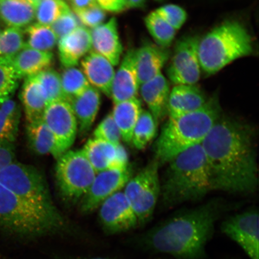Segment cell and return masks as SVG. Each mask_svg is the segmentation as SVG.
Wrapping results in <instances>:
<instances>
[{"mask_svg": "<svg viewBox=\"0 0 259 259\" xmlns=\"http://www.w3.org/2000/svg\"><path fill=\"white\" fill-rule=\"evenodd\" d=\"M207 100L196 85H175L168 100L167 115L169 117H177L195 111L202 108Z\"/></svg>", "mask_w": 259, "mask_h": 259, "instance_id": "cell-22", "label": "cell"}, {"mask_svg": "<svg viewBox=\"0 0 259 259\" xmlns=\"http://www.w3.org/2000/svg\"><path fill=\"white\" fill-rule=\"evenodd\" d=\"M100 8L112 13H120L127 9L125 0H96Z\"/></svg>", "mask_w": 259, "mask_h": 259, "instance_id": "cell-43", "label": "cell"}, {"mask_svg": "<svg viewBox=\"0 0 259 259\" xmlns=\"http://www.w3.org/2000/svg\"><path fill=\"white\" fill-rule=\"evenodd\" d=\"M93 137L114 145L120 144L122 139L120 132L113 120L111 113L107 115L97 125Z\"/></svg>", "mask_w": 259, "mask_h": 259, "instance_id": "cell-38", "label": "cell"}, {"mask_svg": "<svg viewBox=\"0 0 259 259\" xmlns=\"http://www.w3.org/2000/svg\"><path fill=\"white\" fill-rule=\"evenodd\" d=\"M82 150L97 174L114 169L116 145L93 138L87 141Z\"/></svg>", "mask_w": 259, "mask_h": 259, "instance_id": "cell-27", "label": "cell"}, {"mask_svg": "<svg viewBox=\"0 0 259 259\" xmlns=\"http://www.w3.org/2000/svg\"><path fill=\"white\" fill-rule=\"evenodd\" d=\"M170 57L166 48L153 44H145L136 50V60L139 83L141 85L161 73Z\"/></svg>", "mask_w": 259, "mask_h": 259, "instance_id": "cell-21", "label": "cell"}, {"mask_svg": "<svg viewBox=\"0 0 259 259\" xmlns=\"http://www.w3.org/2000/svg\"><path fill=\"white\" fill-rule=\"evenodd\" d=\"M118 29L117 20L112 17L90 30L93 51L106 58L113 66L119 64L123 51Z\"/></svg>", "mask_w": 259, "mask_h": 259, "instance_id": "cell-16", "label": "cell"}, {"mask_svg": "<svg viewBox=\"0 0 259 259\" xmlns=\"http://www.w3.org/2000/svg\"><path fill=\"white\" fill-rule=\"evenodd\" d=\"M199 37L189 36L178 42L167 73L175 85H196L201 73L198 57Z\"/></svg>", "mask_w": 259, "mask_h": 259, "instance_id": "cell-10", "label": "cell"}, {"mask_svg": "<svg viewBox=\"0 0 259 259\" xmlns=\"http://www.w3.org/2000/svg\"><path fill=\"white\" fill-rule=\"evenodd\" d=\"M35 76L43 90L47 104L58 100L67 102L61 85L60 74L56 70L50 68Z\"/></svg>", "mask_w": 259, "mask_h": 259, "instance_id": "cell-35", "label": "cell"}, {"mask_svg": "<svg viewBox=\"0 0 259 259\" xmlns=\"http://www.w3.org/2000/svg\"><path fill=\"white\" fill-rule=\"evenodd\" d=\"M128 9L141 8L145 5V0H125Z\"/></svg>", "mask_w": 259, "mask_h": 259, "instance_id": "cell-46", "label": "cell"}, {"mask_svg": "<svg viewBox=\"0 0 259 259\" xmlns=\"http://www.w3.org/2000/svg\"><path fill=\"white\" fill-rule=\"evenodd\" d=\"M52 259H112L107 257H79L74 256V255H67V254H54L53 255V258Z\"/></svg>", "mask_w": 259, "mask_h": 259, "instance_id": "cell-45", "label": "cell"}, {"mask_svg": "<svg viewBox=\"0 0 259 259\" xmlns=\"http://www.w3.org/2000/svg\"><path fill=\"white\" fill-rule=\"evenodd\" d=\"M16 161L14 143L0 141V171Z\"/></svg>", "mask_w": 259, "mask_h": 259, "instance_id": "cell-42", "label": "cell"}, {"mask_svg": "<svg viewBox=\"0 0 259 259\" xmlns=\"http://www.w3.org/2000/svg\"><path fill=\"white\" fill-rule=\"evenodd\" d=\"M76 116L80 137L88 134L98 113L101 99L98 90L90 86L85 92L69 101Z\"/></svg>", "mask_w": 259, "mask_h": 259, "instance_id": "cell-23", "label": "cell"}, {"mask_svg": "<svg viewBox=\"0 0 259 259\" xmlns=\"http://www.w3.org/2000/svg\"><path fill=\"white\" fill-rule=\"evenodd\" d=\"M82 72L94 88L111 97L115 71L113 65L104 57L91 51L81 60Z\"/></svg>", "mask_w": 259, "mask_h": 259, "instance_id": "cell-18", "label": "cell"}, {"mask_svg": "<svg viewBox=\"0 0 259 259\" xmlns=\"http://www.w3.org/2000/svg\"><path fill=\"white\" fill-rule=\"evenodd\" d=\"M42 119L54 135L58 158L70 150L76 138L78 125L72 107L65 100L49 103Z\"/></svg>", "mask_w": 259, "mask_h": 259, "instance_id": "cell-12", "label": "cell"}, {"mask_svg": "<svg viewBox=\"0 0 259 259\" xmlns=\"http://www.w3.org/2000/svg\"><path fill=\"white\" fill-rule=\"evenodd\" d=\"M0 18L9 27L26 28L35 20L34 4L31 0H0Z\"/></svg>", "mask_w": 259, "mask_h": 259, "instance_id": "cell-25", "label": "cell"}, {"mask_svg": "<svg viewBox=\"0 0 259 259\" xmlns=\"http://www.w3.org/2000/svg\"><path fill=\"white\" fill-rule=\"evenodd\" d=\"M139 87L136 50H128L115 73L111 95L113 104L136 98Z\"/></svg>", "mask_w": 259, "mask_h": 259, "instance_id": "cell-15", "label": "cell"}, {"mask_svg": "<svg viewBox=\"0 0 259 259\" xmlns=\"http://www.w3.org/2000/svg\"><path fill=\"white\" fill-rule=\"evenodd\" d=\"M58 48L61 64L65 68L75 67L92 51L90 30L83 26H79L58 40Z\"/></svg>", "mask_w": 259, "mask_h": 259, "instance_id": "cell-17", "label": "cell"}, {"mask_svg": "<svg viewBox=\"0 0 259 259\" xmlns=\"http://www.w3.org/2000/svg\"><path fill=\"white\" fill-rule=\"evenodd\" d=\"M167 163L164 180L161 184L164 208L201 199L212 190L201 144L178 154Z\"/></svg>", "mask_w": 259, "mask_h": 259, "instance_id": "cell-4", "label": "cell"}, {"mask_svg": "<svg viewBox=\"0 0 259 259\" xmlns=\"http://www.w3.org/2000/svg\"><path fill=\"white\" fill-rule=\"evenodd\" d=\"M131 178L129 167L124 170H106L97 173L88 192L80 200V212L88 214L99 208L105 200L121 191Z\"/></svg>", "mask_w": 259, "mask_h": 259, "instance_id": "cell-14", "label": "cell"}, {"mask_svg": "<svg viewBox=\"0 0 259 259\" xmlns=\"http://www.w3.org/2000/svg\"><path fill=\"white\" fill-rule=\"evenodd\" d=\"M258 218L257 209L251 208L227 218L220 228L250 259H259Z\"/></svg>", "mask_w": 259, "mask_h": 259, "instance_id": "cell-11", "label": "cell"}, {"mask_svg": "<svg viewBox=\"0 0 259 259\" xmlns=\"http://www.w3.org/2000/svg\"><path fill=\"white\" fill-rule=\"evenodd\" d=\"M25 47L33 50L51 52L56 47L58 38L51 26L32 23L24 31Z\"/></svg>", "mask_w": 259, "mask_h": 259, "instance_id": "cell-29", "label": "cell"}, {"mask_svg": "<svg viewBox=\"0 0 259 259\" xmlns=\"http://www.w3.org/2000/svg\"><path fill=\"white\" fill-rule=\"evenodd\" d=\"M141 102L136 98L115 103L111 113L121 135L126 143L131 144L133 132L142 112Z\"/></svg>", "mask_w": 259, "mask_h": 259, "instance_id": "cell-26", "label": "cell"}, {"mask_svg": "<svg viewBox=\"0 0 259 259\" xmlns=\"http://www.w3.org/2000/svg\"><path fill=\"white\" fill-rule=\"evenodd\" d=\"M96 171L82 150H69L57 158L56 178L65 202L75 204L88 192Z\"/></svg>", "mask_w": 259, "mask_h": 259, "instance_id": "cell-7", "label": "cell"}, {"mask_svg": "<svg viewBox=\"0 0 259 259\" xmlns=\"http://www.w3.org/2000/svg\"><path fill=\"white\" fill-rule=\"evenodd\" d=\"M35 19L37 22L51 26L61 16L71 11L63 0H38L34 3Z\"/></svg>", "mask_w": 259, "mask_h": 259, "instance_id": "cell-33", "label": "cell"}, {"mask_svg": "<svg viewBox=\"0 0 259 259\" xmlns=\"http://www.w3.org/2000/svg\"><path fill=\"white\" fill-rule=\"evenodd\" d=\"M252 50V38L244 26L236 21H226L199 39L200 67L205 73L214 74L233 61L250 56Z\"/></svg>", "mask_w": 259, "mask_h": 259, "instance_id": "cell-6", "label": "cell"}, {"mask_svg": "<svg viewBox=\"0 0 259 259\" xmlns=\"http://www.w3.org/2000/svg\"><path fill=\"white\" fill-rule=\"evenodd\" d=\"M60 77L61 85L68 102L81 95L90 86L82 70L76 67L66 68L60 74Z\"/></svg>", "mask_w": 259, "mask_h": 259, "instance_id": "cell-34", "label": "cell"}, {"mask_svg": "<svg viewBox=\"0 0 259 259\" xmlns=\"http://www.w3.org/2000/svg\"><path fill=\"white\" fill-rule=\"evenodd\" d=\"M79 22L72 11L67 12L51 25L58 40L79 27Z\"/></svg>", "mask_w": 259, "mask_h": 259, "instance_id": "cell-41", "label": "cell"}, {"mask_svg": "<svg viewBox=\"0 0 259 259\" xmlns=\"http://www.w3.org/2000/svg\"><path fill=\"white\" fill-rule=\"evenodd\" d=\"M141 95L149 112L157 124L167 115V103L170 93L169 81L161 73L139 87Z\"/></svg>", "mask_w": 259, "mask_h": 259, "instance_id": "cell-20", "label": "cell"}, {"mask_svg": "<svg viewBox=\"0 0 259 259\" xmlns=\"http://www.w3.org/2000/svg\"><path fill=\"white\" fill-rule=\"evenodd\" d=\"M15 70L3 57H0V105L12 99L19 85Z\"/></svg>", "mask_w": 259, "mask_h": 259, "instance_id": "cell-37", "label": "cell"}, {"mask_svg": "<svg viewBox=\"0 0 259 259\" xmlns=\"http://www.w3.org/2000/svg\"><path fill=\"white\" fill-rule=\"evenodd\" d=\"M157 124L151 113L142 109L133 132L131 144L137 150H143L156 135Z\"/></svg>", "mask_w": 259, "mask_h": 259, "instance_id": "cell-31", "label": "cell"}, {"mask_svg": "<svg viewBox=\"0 0 259 259\" xmlns=\"http://www.w3.org/2000/svg\"><path fill=\"white\" fill-rule=\"evenodd\" d=\"M0 234L19 243L48 238L92 242L93 236L68 220L56 208L36 205L0 184Z\"/></svg>", "mask_w": 259, "mask_h": 259, "instance_id": "cell-3", "label": "cell"}, {"mask_svg": "<svg viewBox=\"0 0 259 259\" xmlns=\"http://www.w3.org/2000/svg\"><path fill=\"white\" fill-rule=\"evenodd\" d=\"M31 1L32 2H33V3H34H34H35V2H37V1H38V0H31Z\"/></svg>", "mask_w": 259, "mask_h": 259, "instance_id": "cell-48", "label": "cell"}, {"mask_svg": "<svg viewBox=\"0 0 259 259\" xmlns=\"http://www.w3.org/2000/svg\"><path fill=\"white\" fill-rule=\"evenodd\" d=\"M145 24L158 46L167 48L172 43L177 30L154 11L146 16Z\"/></svg>", "mask_w": 259, "mask_h": 259, "instance_id": "cell-32", "label": "cell"}, {"mask_svg": "<svg viewBox=\"0 0 259 259\" xmlns=\"http://www.w3.org/2000/svg\"><path fill=\"white\" fill-rule=\"evenodd\" d=\"M26 134L29 147L38 155L51 154L57 159L56 140L43 119L28 123Z\"/></svg>", "mask_w": 259, "mask_h": 259, "instance_id": "cell-28", "label": "cell"}, {"mask_svg": "<svg viewBox=\"0 0 259 259\" xmlns=\"http://www.w3.org/2000/svg\"><path fill=\"white\" fill-rule=\"evenodd\" d=\"M0 184L28 201L56 208L43 174L31 165L14 162L0 171Z\"/></svg>", "mask_w": 259, "mask_h": 259, "instance_id": "cell-8", "label": "cell"}, {"mask_svg": "<svg viewBox=\"0 0 259 259\" xmlns=\"http://www.w3.org/2000/svg\"><path fill=\"white\" fill-rule=\"evenodd\" d=\"M0 259H6L5 255L2 254L1 252H0Z\"/></svg>", "mask_w": 259, "mask_h": 259, "instance_id": "cell-47", "label": "cell"}, {"mask_svg": "<svg viewBox=\"0 0 259 259\" xmlns=\"http://www.w3.org/2000/svg\"><path fill=\"white\" fill-rule=\"evenodd\" d=\"M73 11H79L93 7L97 5L96 0H70Z\"/></svg>", "mask_w": 259, "mask_h": 259, "instance_id": "cell-44", "label": "cell"}, {"mask_svg": "<svg viewBox=\"0 0 259 259\" xmlns=\"http://www.w3.org/2000/svg\"><path fill=\"white\" fill-rule=\"evenodd\" d=\"M159 166L155 159L151 161L137 176L131 178L124 187V193L137 216L141 228L153 218L160 195Z\"/></svg>", "mask_w": 259, "mask_h": 259, "instance_id": "cell-9", "label": "cell"}, {"mask_svg": "<svg viewBox=\"0 0 259 259\" xmlns=\"http://www.w3.org/2000/svg\"><path fill=\"white\" fill-rule=\"evenodd\" d=\"M20 99L27 124L41 120L46 109V98L35 76L26 77L22 86Z\"/></svg>", "mask_w": 259, "mask_h": 259, "instance_id": "cell-24", "label": "cell"}, {"mask_svg": "<svg viewBox=\"0 0 259 259\" xmlns=\"http://www.w3.org/2000/svg\"><path fill=\"white\" fill-rule=\"evenodd\" d=\"M227 209L215 200L183 210L129 238L128 244L148 253L176 259H206V246L214 235L217 222Z\"/></svg>", "mask_w": 259, "mask_h": 259, "instance_id": "cell-2", "label": "cell"}, {"mask_svg": "<svg viewBox=\"0 0 259 259\" xmlns=\"http://www.w3.org/2000/svg\"><path fill=\"white\" fill-rule=\"evenodd\" d=\"M222 115L218 97L213 96L195 111L169 117L155 141L154 159L160 165L166 163L182 152L201 144Z\"/></svg>", "mask_w": 259, "mask_h": 259, "instance_id": "cell-5", "label": "cell"}, {"mask_svg": "<svg viewBox=\"0 0 259 259\" xmlns=\"http://www.w3.org/2000/svg\"><path fill=\"white\" fill-rule=\"evenodd\" d=\"M20 118V106L14 100L10 99L0 105V141L14 143Z\"/></svg>", "mask_w": 259, "mask_h": 259, "instance_id": "cell-30", "label": "cell"}, {"mask_svg": "<svg viewBox=\"0 0 259 259\" xmlns=\"http://www.w3.org/2000/svg\"><path fill=\"white\" fill-rule=\"evenodd\" d=\"M0 33H1V31H0Z\"/></svg>", "mask_w": 259, "mask_h": 259, "instance_id": "cell-49", "label": "cell"}, {"mask_svg": "<svg viewBox=\"0 0 259 259\" xmlns=\"http://www.w3.org/2000/svg\"><path fill=\"white\" fill-rule=\"evenodd\" d=\"M73 12L83 27L92 29L103 24L106 16L104 10L99 5Z\"/></svg>", "mask_w": 259, "mask_h": 259, "instance_id": "cell-40", "label": "cell"}, {"mask_svg": "<svg viewBox=\"0 0 259 259\" xmlns=\"http://www.w3.org/2000/svg\"><path fill=\"white\" fill-rule=\"evenodd\" d=\"M19 79L35 76L50 69L53 63L52 52H44L24 47L14 56L3 57Z\"/></svg>", "mask_w": 259, "mask_h": 259, "instance_id": "cell-19", "label": "cell"}, {"mask_svg": "<svg viewBox=\"0 0 259 259\" xmlns=\"http://www.w3.org/2000/svg\"><path fill=\"white\" fill-rule=\"evenodd\" d=\"M154 12L176 30L182 27L187 20L185 10L176 5L163 6Z\"/></svg>", "mask_w": 259, "mask_h": 259, "instance_id": "cell-39", "label": "cell"}, {"mask_svg": "<svg viewBox=\"0 0 259 259\" xmlns=\"http://www.w3.org/2000/svg\"><path fill=\"white\" fill-rule=\"evenodd\" d=\"M25 47L24 31L8 27L0 33V57L14 56Z\"/></svg>", "mask_w": 259, "mask_h": 259, "instance_id": "cell-36", "label": "cell"}, {"mask_svg": "<svg viewBox=\"0 0 259 259\" xmlns=\"http://www.w3.org/2000/svg\"><path fill=\"white\" fill-rule=\"evenodd\" d=\"M99 217L103 231L108 235L141 228L134 209L121 191L113 194L100 205Z\"/></svg>", "mask_w": 259, "mask_h": 259, "instance_id": "cell-13", "label": "cell"}, {"mask_svg": "<svg viewBox=\"0 0 259 259\" xmlns=\"http://www.w3.org/2000/svg\"><path fill=\"white\" fill-rule=\"evenodd\" d=\"M201 145L212 190L254 192L258 169L254 132L250 125L222 115Z\"/></svg>", "mask_w": 259, "mask_h": 259, "instance_id": "cell-1", "label": "cell"}]
</instances>
